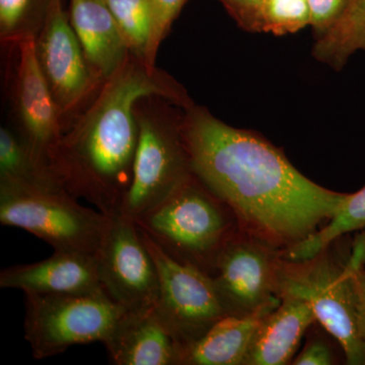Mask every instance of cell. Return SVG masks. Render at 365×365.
Returning a JSON list of instances; mask_svg holds the SVG:
<instances>
[{
  "mask_svg": "<svg viewBox=\"0 0 365 365\" xmlns=\"http://www.w3.org/2000/svg\"><path fill=\"white\" fill-rule=\"evenodd\" d=\"M185 110L182 133L192 172L230 206L244 232L285 250L344 205L349 194L307 179L262 137L223 123L203 108Z\"/></svg>",
  "mask_w": 365,
  "mask_h": 365,
  "instance_id": "6da1fadb",
  "label": "cell"
},
{
  "mask_svg": "<svg viewBox=\"0 0 365 365\" xmlns=\"http://www.w3.org/2000/svg\"><path fill=\"white\" fill-rule=\"evenodd\" d=\"M148 97L169 98L182 108L192 104L174 79L130 55L68 125L53 160V174L66 191L106 215L120 212L130 186L138 141L136 106Z\"/></svg>",
  "mask_w": 365,
  "mask_h": 365,
  "instance_id": "7a4b0ae2",
  "label": "cell"
},
{
  "mask_svg": "<svg viewBox=\"0 0 365 365\" xmlns=\"http://www.w3.org/2000/svg\"><path fill=\"white\" fill-rule=\"evenodd\" d=\"M135 223L170 258L211 277L222 250L241 230L234 211L194 173Z\"/></svg>",
  "mask_w": 365,
  "mask_h": 365,
  "instance_id": "3957f363",
  "label": "cell"
},
{
  "mask_svg": "<svg viewBox=\"0 0 365 365\" xmlns=\"http://www.w3.org/2000/svg\"><path fill=\"white\" fill-rule=\"evenodd\" d=\"M338 242L306 260L281 255L277 297L294 295L309 302L317 322L339 344L346 364L365 365V337L349 263L352 241L340 247Z\"/></svg>",
  "mask_w": 365,
  "mask_h": 365,
  "instance_id": "277c9868",
  "label": "cell"
},
{
  "mask_svg": "<svg viewBox=\"0 0 365 365\" xmlns=\"http://www.w3.org/2000/svg\"><path fill=\"white\" fill-rule=\"evenodd\" d=\"M163 98H144L136 106L138 141L131 184L119 212L134 222L193 174L182 137V118L170 117L160 106Z\"/></svg>",
  "mask_w": 365,
  "mask_h": 365,
  "instance_id": "5b68a950",
  "label": "cell"
},
{
  "mask_svg": "<svg viewBox=\"0 0 365 365\" xmlns=\"http://www.w3.org/2000/svg\"><path fill=\"white\" fill-rule=\"evenodd\" d=\"M109 222L64 189L0 186L1 225L31 232L54 251L97 255Z\"/></svg>",
  "mask_w": 365,
  "mask_h": 365,
  "instance_id": "8992f818",
  "label": "cell"
},
{
  "mask_svg": "<svg viewBox=\"0 0 365 365\" xmlns=\"http://www.w3.org/2000/svg\"><path fill=\"white\" fill-rule=\"evenodd\" d=\"M25 295V339L36 359L61 354L74 345L105 344L127 312L105 292Z\"/></svg>",
  "mask_w": 365,
  "mask_h": 365,
  "instance_id": "52a82bcc",
  "label": "cell"
},
{
  "mask_svg": "<svg viewBox=\"0 0 365 365\" xmlns=\"http://www.w3.org/2000/svg\"><path fill=\"white\" fill-rule=\"evenodd\" d=\"M140 232L160 277V292L153 309L184 352L227 314L210 275L170 258L148 235Z\"/></svg>",
  "mask_w": 365,
  "mask_h": 365,
  "instance_id": "ba28073f",
  "label": "cell"
},
{
  "mask_svg": "<svg viewBox=\"0 0 365 365\" xmlns=\"http://www.w3.org/2000/svg\"><path fill=\"white\" fill-rule=\"evenodd\" d=\"M98 273L106 294L127 311L155 307L160 277L135 222L121 213L110 216L97 253Z\"/></svg>",
  "mask_w": 365,
  "mask_h": 365,
  "instance_id": "9c48e42d",
  "label": "cell"
},
{
  "mask_svg": "<svg viewBox=\"0 0 365 365\" xmlns=\"http://www.w3.org/2000/svg\"><path fill=\"white\" fill-rule=\"evenodd\" d=\"M282 250L240 230L227 242L212 275L227 316L244 317L277 297Z\"/></svg>",
  "mask_w": 365,
  "mask_h": 365,
  "instance_id": "30bf717a",
  "label": "cell"
},
{
  "mask_svg": "<svg viewBox=\"0 0 365 365\" xmlns=\"http://www.w3.org/2000/svg\"><path fill=\"white\" fill-rule=\"evenodd\" d=\"M35 39L36 36H28L14 44L13 100L20 130L16 135L33 160L53 174L52 162L66 133V122L41 71Z\"/></svg>",
  "mask_w": 365,
  "mask_h": 365,
  "instance_id": "8fae6325",
  "label": "cell"
},
{
  "mask_svg": "<svg viewBox=\"0 0 365 365\" xmlns=\"http://www.w3.org/2000/svg\"><path fill=\"white\" fill-rule=\"evenodd\" d=\"M35 47L41 71L62 116L78 112L103 83L86 61L63 0H50Z\"/></svg>",
  "mask_w": 365,
  "mask_h": 365,
  "instance_id": "7c38bea8",
  "label": "cell"
},
{
  "mask_svg": "<svg viewBox=\"0 0 365 365\" xmlns=\"http://www.w3.org/2000/svg\"><path fill=\"white\" fill-rule=\"evenodd\" d=\"M0 287L26 294H103L97 255L57 252L45 260L9 266L0 273ZM106 294V292H105Z\"/></svg>",
  "mask_w": 365,
  "mask_h": 365,
  "instance_id": "4fadbf2b",
  "label": "cell"
},
{
  "mask_svg": "<svg viewBox=\"0 0 365 365\" xmlns=\"http://www.w3.org/2000/svg\"><path fill=\"white\" fill-rule=\"evenodd\" d=\"M104 345L116 365H181L182 348L153 307L127 311Z\"/></svg>",
  "mask_w": 365,
  "mask_h": 365,
  "instance_id": "5bb4252c",
  "label": "cell"
},
{
  "mask_svg": "<svg viewBox=\"0 0 365 365\" xmlns=\"http://www.w3.org/2000/svg\"><path fill=\"white\" fill-rule=\"evenodd\" d=\"M67 14L91 71L103 83L131 55L107 2L69 0Z\"/></svg>",
  "mask_w": 365,
  "mask_h": 365,
  "instance_id": "9a60e30c",
  "label": "cell"
},
{
  "mask_svg": "<svg viewBox=\"0 0 365 365\" xmlns=\"http://www.w3.org/2000/svg\"><path fill=\"white\" fill-rule=\"evenodd\" d=\"M280 299L255 334L242 365L292 364L302 338L317 322L307 300L289 294Z\"/></svg>",
  "mask_w": 365,
  "mask_h": 365,
  "instance_id": "2e32d148",
  "label": "cell"
},
{
  "mask_svg": "<svg viewBox=\"0 0 365 365\" xmlns=\"http://www.w3.org/2000/svg\"><path fill=\"white\" fill-rule=\"evenodd\" d=\"M280 302L276 297L248 316L225 317L184 350L181 365H242L255 334Z\"/></svg>",
  "mask_w": 365,
  "mask_h": 365,
  "instance_id": "e0dca14e",
  "label": "cell"
},
{
  "mask_svg": "<svg viewBox=\"0 0 365 365\" xmlns=\"http://www.w3.org/2000/svg\"><path fill=\"white\" fill-rule=\"evenodd\" d=\"M359 51L365 52V0H348L340 18L322 34L314 55L338 69Z\"/></svg>",
  "mask_w": 365,
  "mask_h": 365,
  "instance_id": "ac0fdd59",
  "label": "cell"
},
{
  "mask_svg": "<svg viewBox=\"0 0 365 365\" xmlns=\"http://www.w3.org/2000/svg\"><path fill=\"white\" fill-rule=\"evenodd\" d=\"M0 186L66 190L51 172L33 160L20 137L6 127L0 129Z\"/></svg>",
  "mask_w": 365,
  "mask_h": 365,
  "instance_id": "d6986e66",
  "label": "cell"
},
{
  "mask_svg": "<svg viewBox=\"0 0 365 365\" xmlns=\"http://www.w3.org/2000/svg\"><path fill=\"white\" fill-rule=\"evenodd\" d=\"M365 230V186L349 194L344 205L316 232L304 241L283 250L287 260L300 261L312 258L339 237Z\"/></svg>",
  "mask_w": 365,
  "mask_h": 365,
  "instance_id": "ffe728a7",
  "label": "cell"
},
{
  "mask_svg": "<svg viewBox=\"0 0 365 365\" xmlns=\"http://www.w3.org/2000/svg\"><path fill=\"white\" fill-rule=\"evenodd\" d=\"M129 52L150 71V54L157 28L153 0H106Z\"/></svg>",
  "mask_w": 365,
  "mask_h": 365,
  "instance_id": "44dd1931",
  "label": "cell"
},
{
  "mask_svg": "<svg viewBox=\"0 0 365 365\" xmlns=\"http://www.w3.org/2000/svg\"><path fill=\"white\" fill-rule=\"evenodd\" d=\"M50 0H0V37L2 43L16 44L36 36L44 21Z\"/></svg>",
  "mask_w": 365,
  "mask_h": 365,
  "instance_id": "7402d4cb",
  "label": "cell"
},
{
  "mask_svg": "<svg viewBox=\"0 0 365 365\" xmlns=\"http://www.w3.org/2000/svg\"><path fill=\"white\" fill-rule=\"evenodd\" d=\"M311 25L307 0H266L261 31L275 35L295 33Z\"/></svg>",
  "mask_w": 365,
  "mask_h": 365,
  "instance_id": "603a6c76",
  "label": "cell"
},
{
  "mask_svg": "<svg viewBox=\"0 0 365 365\" xmlns=\"http://www.w3.org/2000/svg\"><path fill=\"white\" fill-rule=\"evenodd\" d=\"M153 2L157 14V28H155L153 44H151L150 68L151 71H155L157 69L155 59H157L160 43L167 36L173 21L176 20L178 14L181 11L187 0H153Z\"/></svg>",
  "mask_w": 365,
  "mask_h": 365,
  "instance_id": "cb8c5ba5",
  "label": "cell"
},
{
  "mask_svg": "<svg viewBox=\"0 0 365 365\" xmlns=\"http://www.w3.org/2000/svg\"><path fill=\"white\" fill-rule=\"evenodd\" d=\"M349 263L359 299L360 323L365 337V230L356 232L352 241Z\"/></svg>",
  "mask_w": 365,
  "mask_h": 365,
  "instance_id": "d4e9b609",
  "label": "cell"
},
{
  "mask_svg": "<svg viewBox=\"0 0 365 365\" xmlns=\"http://www.w3.org/2000/svg\"><path fill=\"white\" fill-rule=\"evenodd\" d=\"M237 23L249 30L261 31L266 0H220Z\"/></svg>",
  "mask_w": 365,
  "mask_h": 365,
  "instance_id": "484cf974",
  "label": "cell"
},
{
  "mask_svg": "<svg viewBox=\"0 0 365 365\" xmlns=\"http://www.w3.org/2000/svg\"><path fill=\"white\" fill-rule=\"evenodd\" d=\"M348 0H307L311 25L324 34L335 24L344 11Z\"/></svg>",
  "mask_w": 365,
  "mask_h": 365,
  "instance_id": "4316f807",
  "label": "cell"
},
{
  "mask_svg": "<svg viewBox=\"0 0 365 365\" xmlns=\"http://www.w3.org/2000/svg\"><path fill=\"white\" fill-rule=\"evenodd\" d=\"M336 362L335 353L329 343L322 338H311L307 341L299 356L292 360L295 365H332Z\"/></svg>",
  "mask_w": 365,
  "mask_h": 365,
  "instance_id": "83f0119b",
  "label": "cell"
}]
</instances>
